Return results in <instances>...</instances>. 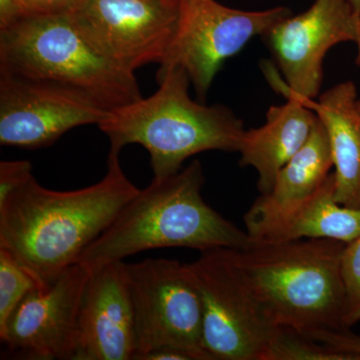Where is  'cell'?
<instances>
[{
  "mask_svg": "<svg viewBox=\"0 0 360 360\" xmlns=\"http://www.w3.org/2000/svg\"><path fill=\"white\" fill-rule=\"evenodd\" d=\"M120 149L108 153V172L94 186L56 191L33 177L0 205V248L45 288L68 267L139 193L123 172Z\"/></svg>",
  "mask_w": 360,
  "mask_h": 360,
  "instance_id": "cell-1",
  "label": "cell"
},
{
  "mask_svg": "<svg viewBox=\"0 0 360 360\" xmlns=\"http://www.w3.org/2000/svg\"><path fill=\"white\" fill-rule=\"evenodd\" d=\"M205 174L198 160L172 176L139 189L112 224L80 255L90 269L143 251L187 248L201 251L248 248L255 241L203 200Z\"/></svg>",
  "mask_w": 360,
  "mask_h": 360,
  "instance_id": "cell-2",
  "label": "cell"
},
{
  "mask_svg": "<svg viewBox=\"0 0 360 360\" xmlns=\"http://www.w3.org/2000/svg\"><path fill=\"white\" fill-rule=\"evenodd\" d=\"M333 239L255 240L229 248L232 259L267 321L304 335L347 329L341 259Z\"/></svg>",
  "mask_w": 360,
  "mask_h": 360,
  "instance_id": "cell-3",
  "label": "cell"
},
{
  "mask_svg": "<svg viewBox=\"0 0 360 360\" xmlns=\"http://www.w3.org/2000/svg\"><path fill=\"white\" fill-rule=\"evenodd\" d=\"M160 89L110 110L99 129L110 148L139 144L150 155L155 179L172 176L187 158L203 151H238L245 134L243 120L224 105L207 106L191 99L186 71H158Z\"/></svg>",
  "mask_w": 360,
  "mask_h": 360,
  "instance_id": "cell-4",
  "label": "cell"
},
{
  "mask_svg": "<svg viewBox=\"0 0 360 360\" xmlns=\"http://www.w3.org/2000/svg\"><path fill=\"white\" fill-rule=\"evenodd\" d=\"M0 72L82 92L108 110L142 97L134 73L101 56L68 13L26 16L0 30Z\"/></svg>",
  "mask_w": 360,
  "mask_h": 360,
  "instance_id": "cell-5",
  "label": "cell"
},
{
  "mask_svg": "<svg viewBox=\"0 0 360 360\" xmlns=\"http://www.w3.org/2000/svg\"><path fill=\"white\" fill-rule=\"evenodd\" d=\"M125 272L134 315V360L160 348L212 360L203 347L202 303L187 264L146 258L125 264Z\"/></svg>",
  "mask_w": 360,
  "mask_h": 360,
  "instance_id": "cell-6",
  "label": "cell"
},
{
  "mask_svg": "<svg viewBox=\"0 0 360 360\" xmlns=\"http://www.w3.org/2000/svg\"><path fill=\"white\" fill-rule=\"evenodd\" d=\"M202 303L203 347L212 360H264L272 326L229 248L201 251L187 264Z\"/></svg>",
  "mask_w": 360,
  "mask_h": 360,
  "instance_id": "cell-7",
  "label": "cell"
},
{
  "mask_svg": "<svg viewBox=\"0 0 360 360\" xmlns=\"http://www.w3.org/2000/svg\"><path fill=\"white\" fill-rule=\"evenodd\" d=\"M184 0H75L68 18L101 56L134 71L162 63L181 18Z\"/></svg>",
  "mask_w": 360,
  "mask_h": 360,
  "instance_id": "cell-8",
  "label": "cell"
},
{
  "mask_svg": "<svg viewBox=\"0 0 360 360\" xmlns=\"http://www.w3.org/2000/svg\"><path fill=\"white\" fill-rule=\"evenodd\" d=\"M290 15L283 6L245 11L215 0H184L179 30L158 71L182 68L203 101L227 59Z\"/></svg>",
  "mask_w": 360,
  "mask_h": 360,
  "instance_id": "cell-9",
  "label": "cell"
},
{
  "mask_svg": "<svg viewBox=\"0 0 360 360\" xmlns=\"http://www.w3.org/2000/svg\"><path fill=\"white\" fill-rule=\"evenodd\" d=\"M285 84L286 96L314 99L323 77V59L336 44L356 45L360 66V14L350 0H315L303 13L278 21L264 35Z\"/></svg>",
  "mask_w": 360,
  "mask_h": 360,
  "instance_id": "cell-10",
  "label": "cell"
},
{
  "mask_svg": "<svg viewBox=\"0 0 360 360\" xmlns=\"http://www.w3.org/2000/svg\"><path fill=\"white\" fill-rule=\"evenodd\" d=\"M110 110L82 92L0 72V144L51 146L75 127L101 124Z\"/></svg>",
  "mask_w": 360,
  "mask_h": 360,
  "instance_id": "cell-11",
  "label": "cell"
},
{
  "mask_svg": "<svg viewBox=\"0 0 360 360\" xmlns=\"http://www.w3.org/2000/svg\"><path fill=\"white\" fill-rule=\"evenodd\" d=\"M91 269L77 262L45 288L33 291L0 335L11 359L73 360L82 296Z\"/></svg>",
  "mask_w": 360,
  "mask_h": 360,
  "instance_id": "cell-12",
  "label": "cell"
},
{
  "mask_svg": "<svg viewBox=\"0 0 360 360\" xmlns=\"http://www.w3.org/2000/svg\"><path fill=\"white\" fill-rule=\"evenodd\" d=\"M136 350L125 262L91 269L78 314L73 360H134Z\"/></svg>",
  "mask_w": 360,
  "mask_h": 360,
  "instance_id": "cell-13",
  "label": "cell"
},
{
  "mask_svg": "<svg viewBox=\"0 0 360 360\" xmlns=\"http://www.w3.org/2000/svg\"><path fill=\"white\" fill-rule=\"evenodd\" d=\"M331 167L330 142L317 117L309 139L281 168L271 191L262 194L246 213V232L250 238H262L271 225L310 198L328 179Z\"/></svg>",
  "mask_w": 360,
  "mask_h": 360,
  "instance_id": "cell-14",
  "label": "cell"
},
{
  "mask_svg": "<svg viewBox=\"0 0 360 360\" xmlns=\"http://www.w3.org/2000/svg\"><path fill=\"white\" fill-rule=\"evenodd\" d=\"M286 97L283 105L269 108L262 127L245 130L238 150L240 165L257 170L262 194L271 191L277 174L304 146L317 122L314 111L302 99Z\"/></svg>",
  "mask_w": 360,
  "mask_h": 360,
  "instance_id": "cell-15",
  "label": "cell"
},
{
  "mask_svg": "<svg viewBox=\"0 0 360 360\" xmlns=\"http://www.w3.org/2000/svg\"><path fill=\"white\" fill-rule=\"evenodd\" d=\"M352 80L302 103L314 110L328 132L335 167V200L360 210V111Z\"/></svg>",
  "mask_w": 360,
  "mask_h": 360,
  "instance_id": "cell-16",
  "label": "cell"
},
{
  "mask_svg": "<svg viewBox=\"0 0 360 360\" xmlns=\"http://www.w3.org/2000/svg\"><path fill=\"white\" fill-rule=\"evenodd\" d=\"M359 236L360 210L341 205L335 200V174H330L310 198L255 240L326 238L347 245Z\"/></svg>",
  "mask_w": 360,
  "mask_h": 360,
  "instance_id": "cell-17",
  "label": "cell"
},
{
  "mask_svg": "<svg viewBox=\"0 0 360 360\" xmlns=\"http://www.w3.org/2000/svg\"><path fill=\"white\" fill-rule=\"evenodd\" d=\"M44 288L6 250L0 248V335L16 309L33 291Z\"/></svg>",
  "mask_w": 360,
  "mask_h": 360,
  "instance_id": "cell-18",
  "label": "cell"
},
{
  "mask_svg": "<svg viewBox=\"0 0 360 360\" xmlns=\"http://www.w3.org/2000/svg\"><path fill=\"white\" fill-rule=\"evenodd\" d=\"M264 360H354L349 355L286 328H277Z\"/></svg>",
  "mask_w": 360,
  "mask_h": 360,
  "instance_id": "cell-19",
  "label": "cell"
},
{
  "mask_svg": "<svg viewBox=\"0 0 360 360\" xmlns=\"http://www.w3.org/2000/svg\"><path fill=\"white\" fill-rule=\"evenodd\" d=\"M341 274L345 290V323L349 328L360 322V236L345 245Z\"/></svg>",
  "mask_w": 360,
  "mask_h": 360,
  "instance_id": "cell-20",
  "label": "cell"
},
{
  "mask_svg": "<svg viewBox=\"0 0 360 360\" xmlns=\"http://www.w3.org/2000/svg\"><path fill=\"white\" fill-rule=\"evenodd\" d=\"M32 176L28 160H4L0 162V205Z\"/></svg>",
  "mask_w": 360,
  "mask_h": 360,
  "instance_id": "cell-21",
  "label": "cell"
},
{
  "mask_svg": "<svg viewBox=\"0 0 360 360\" xmlns=\"http://www.w3.org/2000/svg\"><path fill=\"white\" fill-rule=\"evenodd\" d=\"M309 338L328 345L333 349L349 355L354 360H360V336L350 333L348 328L316 331L309 335Z\"/></svg>",
  "mask_w": 360,
  "mask_h": 360,
  "instance_id": "cell-22",
  "label": "cell"
},
{
  "mask_svg": "<svg viewBox=\"0 0 360 360\" xmlns=\"http://www.w3.org/2000/svg\"><path fill=\"white\" fill-rule=\"evenodd\" d=\"M75 1V0H20L27 16L66 13Z\"/></svg>",
  "mask_w": 360,
  "mask_h": 360,
  "instance_id": "cell-23",
  "label": "cell"
},
{
  "mask_svg": "<svg viewBox=\"0 0 360 360\" xmlns=\"http://www.w3.org/2000/svg\"><path fill=\"white\" fill-rule=\"evenodd\" d=\"M26 16L20 0H0V30L11 27Z\"/></svg>",
  "mask_w": 360,
  "mask_h": 360,
  "instance_id": "cell-24",
  "label": "cell"
},
{
  "mask_svg": "<svg viewBox=\"0 0 360 360\" xmlns=\"http://www.w3.org/2000/svg\"><path fill=\"white\" fill-rule=\"evenodd\" d=\"M139 360H193L186 352L176 348H160L142 355Z\"/></svg>",
  "mask_w": 360,
  "mask_h": 360,
  "instance_id": "cell-25",
  "label": "cell"
},
{
  "mask_svg": "<svg viewBox=\"0 0 360 360\" xmlns=\"http://www.w3.org/2000/svg\"><path fill=\"white\" fill-rule=\"evenodd\" d=\"M350 2H352V6L354 7L355 11L360 14V0H350Z\"/></svg>",
  "mask_w": 360,
  "mask_h": 360,
  "instance_id": "cell-26",
  "label": "cell"
},
{
  "mask_svg": "<svg viewBox=\"0 0 360 360\" xmlns=\"http://www.w3.org/2000/svg\"><path fill=\"white\" fill-rule=\"evenodd\" d=\"M357 108H359V110L360 111V99H357Z\"/></svg>",
  "mask_w": 360,
  "mask_h": 360,
  "instance_id": "cell-27",
  "label": "cell"
}]
</instances>
